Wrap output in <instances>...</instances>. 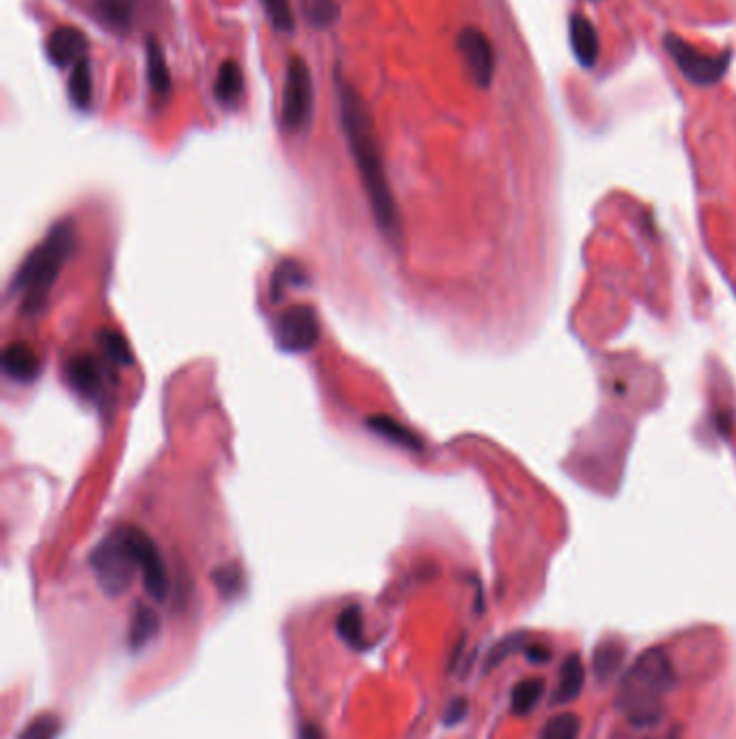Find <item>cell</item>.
Masks as SVG:
<instances>
[{"instance_id": "cb8c5ba5", "label": "cell", "mask_w": 736, "mask_h": 739, "mask_svg": "<svg viewBox=\"0 0 736 739\" xmlns=\"http://www.w3.org/2000/svg\"><path fill=\"white\" fill-rule=\"evenodd\" d=\"M305 20L316 29H329L339 20L337 0H301Z\"/></svg>"}, {"instance_id": "d6a6232c", "label": "cell", "mask_w": 736, "mask_h": 739, "mask_svg": "<svg viewBox=\"0 0 736 739\" xmlns=\"http://www.w3.org/2000/svg\"><path fill=\"white\" fill-rule=\"evenodd\" d=\"M523 653L531 664H547L551 660V651L544 644H527Z\"/></svg>"}, {"instance_id": "7c38bea8", "label": "cell", "mask_w": 736, "mask_h": 739, "mask_svg": "<svg viewBox=\"0 0 736 739\" xmlns=\"http://www.w3.org/2000/svg\"><path fill=\"white\" fill-rule=\"evenodd\" d=\"M568 37L579 65L585 70H592L598 63V57H601V39H598L596 26L583 13H572L568 22Z\"/></svg>"}, {"instance_id": "3957f363", "label": "cell", "mask_w": 736, "mask_h": 739, "mask_svg": "<svg viewBox=\"0 0 736 739\" xmlns=\"http://www.w3.org/2000/svg\"><path fill=\"white\" fill-rule=\"evenodd\" d=\"M76 247V230L72 221H61L52 227L29 258L22 262L11 279V292L20 294V312L37 316L48 305V297L57 284L65 262Z\"/></svg>"}, {"instance_id": "277c9868", "label": "cell", "mask_w": 736, "mask_h": 739, "mask_svg": "<svg viewBox=\"0 0 736 739\" xmlns=\"http://www.w3.org/2000/svg\"><path fill=\"white\" fill-rule=\"evenodd\" d=\"M89 567L95 580H98L102 593H106L108 597H119L126 593L134 580V573L139 571V564H136L124 526L104 536L93 547Z\"/></svg>"}, {"instance_id": "4fadbf2b", "label": "cell", "mask_w": 736, "mask_h": 739, "mask_svg": "<svg viewBox=\"0 0 736 739\" xmlns=\"http://www.w3.org/2000/svg\"><path fill=\"white\" fill-rule=\"evenodd\" d=\"M39 357L26 342H13L3 353V370L16 383H31L39 374Z\"/></svg>"}, {"instance_id": "e0dca14e", "label": "cell", "mask_w": 736, "mask_h": 739, "mask_svg": "<svg viewBox=\"0 0 736 739\" xmlns=\"http://www.w3.org/2000/svg\"><path fill=\"white\" fill-rule=\"evenodd\" d=\"M365 426L378 437H383L395 446L406 448V450H421V441L419 437L411 431V428L404 426L402 422L389 418V415H370L365 420Z\"/></svg>"}, {"instance_id": "9c48e42d", "label": "cell", "mask_w": 736, "mask_h": 739, "mask_svg": "<svg viewBox=\"0 0 736 739\" xmlns=\"http://www.w3.org/2000/svg\"><path fill=\"white\" fill-rule=\"evenodd\" d=\"M458 52L465 59L467 70L471 72L477 87H490L495 76V48L490 44L484 31L475 29V26H467L458 35Z\"/></svg>"}, {"instance_id": "f546056e", "label": "cell", "mask_w": 736, "mask_h": 739, "mask_svg": "<svg viewBox=\"0 0 736 739\" xmlns=\"http://www.w3.org/2000/svg\"><path fill=\"white\" fill-rule=\"evenodd\" d=\"M523 642H525L523 636H508V638H503L497 644V647L490 649V653L486 657V670L499 666L503 660H506V657H510L512 653H516L519 649H525Z\"/></svg>"}, {"instance_id": "4dcf8cb0", "label": "cell", "mask_w": 736, "mask_h": 739, "mask_svg": "<svg viewBox=\"0 0 736 739\" xmlns=\"http://www.w3.org/2000/svg\"><path fill=\"white\" fill-rule=\"evenodd\" d=\"M214 582L225 597H231L240 588V571L236 567H221L214 573Z\"/></svg>"}, {"instance_id": "ffe728a7", "label": "cell", "mask_w": 736, "mask_h": 739, "mask_svg": "<svg viewBox=\"0 0 736 739\" xmlns=\"http://www.w3.org/2000/svg\"><path fill=\"white\" fill-rule=\"evenodd\" d=\"M67 93H70L72 104L80 111H89L93 102V76L89 59H80L74 67L70 80H67Z\"/></svg>"}, {"instance_id": "1f68e13d", "label": "cell", "mask_w": 736, "mask_h": 739, "mask_svg": "<svg viewBox=\"0 0 736 739\" xmlns=\"http://www.w3.org/2000/svg\"><path fill=\"white\" fill-rule=\"evenodd\" d=\"M467 714H469V701L465 696H458L447 705L445 716H443V724H445V727H456V724H460L462 720L467 718Z\"/></svg>"}, {"instance_id": "30bf717a", "label": "cell", "mask_w": 736, "mask_h": 739, "mask_svg": "<svg viewBox=\"0 0 736 739\" xmlns=\"http://www.w3.org/2000/svg\"><path fill=\"white\" fill-rule=\"evenodd\" d=\"M67 381L76 394L91 402H108V379L102 361L93 355H74L67 364Z\"/></svg>"}, {"instance_id": "d4e9b609", "label": "cell", "mask_w": 736, "mask_h": 739, "mask_svg": "<svg viewBox=\"0 0 736 739\" xmlns=\"http://www.w3.org/2000/svg\"><path fill=\"white\" fill-rule=\"evenodd\" d=\"M581 735V718L575 711H562L553 716L540 733V739H579Z\"/></svg>"}, {"instance_id": "4316f807", "label": "cell", "mask_w": 736, "mask_h": 739, "mask_svg": "<svg viewBox=\"0 0 736 739\" xmlns=\"http://www.w3.org/2000/svg\"><path fill=\"white\" fill-rule=\"evenodd\" d=\"M100 344H102V351L106 353L108 359H113L115 364L119 366H132V351H130V344L126 342L124 335H119L115 331H104L100 335Z\"/></svg>"}, {"instance_id": "d6986e66", "label": "cell", "mask_w": 736, "mask_h": 739, "mask_svg": "<svg viewBox=\"0 0 736 739\" xmlns=\"http://www.w3.org/2000/svg\"><path fill=\"white\" fill-rule=\"evenodd\" d=\"M134 9L136 0H95V16L117 33L130 29Z\"/></svg>"}, {"instance_id": "5b68a950", "label": "cell", "mask_w": 736, "mask_h": 739, "mask_svg": "<svg viewBox=\"0 0 736 739\" xmlns=\"http://www.w3.org/2000/svg\"><path fill=\"white\" fill-rule=\"evenodd\" d=\"M663 44L680 74L695 87H713L721 83L728 74V67L732 61V55L728 50L721 52V55H708V52L698 50L674 33L667 35Z\"/></svg>"}, {"instance_id": "44dd1931", "label": "cell", "mask_w": 736, "mask_h": 739, "mask_svg": "<svg viewBox=\"0 0 736 739\" xmlns=\"http://www.w3.org/2000/svg\"><path fill=\"white\" fill-rule=\"evenodd\" d=\"M547 690V683L542 677H529L514 685L512 690V714L514 716H527L534 711V707L540 703V698Z\"/></svg>"}, {"instance_id": "52a82bcc", "label": "cell", "mask_w": 736, "mask_h": 739, "mask_svg": "<svg viewBox=\"0 0 736 739\" xmlns=\"http://www.w3.org/2000/svg\"><path fill=\"white\" fill-rule=\"evenodd\" d=\"M124 528H126L128 541L134 552L136 564H139L147 595L154 601H165L169 595V575H167L165 560H162L158 545L143 528H136V526H124Z\"/></svg>"}, {"instance_id": "2e32d148", "label": "cell", "mask_w": 736, "mask_h": 739, "mask_svg": "<svg viewBox=\"0 0 736 739\" xmlns=\"http://www.w3.org/2000/svg\"><path fill=\"white\" fill-rule=\"evenodd\" d=\"M244 91V76L240 65L236 61H223L221 67H218V74L214 80V98L216 102L225 106V109H231L240 102V96Z\"/></svg>"}, {"instance_id": "9a60e30c", "label": "cell", "mask_w": 736, "mask_h": 739, "mask_svg": "<svg viewBox=\"0 0 736 739\" xmlns=\"http://www.w3.org/2000/svg\"><path fill=\"white\" fill-rule=\"evenodd\" d=\"M147 80L156 98L167 100L171 96L173 80H171V72L167 67L165 50H162L158 39L154 37L147 39Z\"/></svg>"}, {"instance_id": "7a4b0ae2", "label": "cell", "mask_w": 736, "mask_h": 739, "mask_svg": "<svg viewBox=\"0 0 736 739\" xmlns=\"http://www.w3.org/2000/svg\"><path fill=\"white\" fill-rule=\"evenodd\" d=\"M676 683L674 664L663 649L652 647L626 670L616 694V709L635 727H650L663 718L665 696Z\"/></svg>"}, {"instance_id": "7402d4cb", "label": "cell", "mask_w": 736, "mask_h": 739, "mask_svg": "<svg viewBox=\"0 0 736 739\" xmlns=\"http://www.w3.org/2000/svg\"><path fill=\"white\" fill-rule=\"evenodd\" d=\"M337 634L350 649H363V614L359 606H348L337 616Z\"/></svg>"}, {"instance_id": "ba28073f", "label": "cell", "mask_w": 736, "mask_h": 739, "mask_svg": "<svg viewBox=\"0 0 736 739\" xmlns=\"http://www.w3.org/2000/svg\"><path fill=\"white\" fill-rule=\"evenodd\" d=\"M320 340V320L309 305H292L277 320V344L288 353H309Z\"/></svg>"}, {"instance_id": "836d02e7", "label": "cell", "mask_w": 736, "mask_h": 739, "mask_svg": "<svg viewBox=\"0 0 736 739\" xmlns=\"http://www.w3.org/2000/svg\"><path fill=\"white\" fill-rule=\"evenodd\" d=\"M301 739H322V733L316 727H311V724H309V727H305Z\"/></svg>"}, {"instance_id": "8992f818", "label": "cell", "mask_w": 736, "mask_h": 739, "mask_svg": "<svg viewBox=\"0 0 736 739\" xmlns=\"http://www.w3.org/2000/svg\"><path fill=\"white\" fill-rule=\"evenodd\" d=\"M313 113V80L303 57L292 55L288 61L281 102V122L285 130L301 132L309 126Z\"/></svg>"}, {"instance_id": "484cf974", "label": "cell", "mask_w": 736, "mask_h": 739, "mask_svg": "<svg viewBox=\"0 0 736 739\" xmlns=\"http://www.w3.org/2000/svg\"><path fill=\"white\" fill-rule=\"evenodd\" d=\"M303 281H305V273H303L301 264H296V262H283L281 266H277L275 275H272V290H270L272 301L277 303V299H281V297H283L285 288L298 286V284H303Z\"/></svg>"}, {"instance_id": "5bb4252c", "label": "cell", "mask_w": 736, "mask_h": 739, "mask_svg": "<svg viewBox=\"0 0 736 739\" xmlns=\"http://www.w3.org/2000/svg\"><path fill=\"white\" fill-rule=\"evenodd\" d=\"M585 683V668L579 653H570L560 668V683L553 694V705H568L577 701Z\"/></svg>"}, {"instance_id": "ac0fdd59", "label": "cell", "mask_w": 736, "mask_h": 739, "mask_svg": "<svg viewBox=\"0 0 736 739\" xmlns=\"http://www.w3.org/2000/svg\"><path fill=\"white\" fill-rule=\"evenodd\" d=\"M160 631V618L149 606H136L130 623V649L141 651L149 642H152Z\"/></svg>"}, {"instance_id": "f1b7e54d", "label": "cell", "mask_w": 736, "mask_h": 739, "mask_svg": "<svg viewBox=\"0 0 736 739\" xmlns=\"http://www.w3.org/2000/svg\"><path fill=\"white\" fill-rule=\"evenodd\" d=\"M59 731H61L59 718L44 714V716H37L35 720H31L29 727L20 733L18 739H57Z\"/></svg>"}, {"instance_id": "8fae6325", "label": "cell", "mask_w": 736, "mask_h": 739, "mask_svg": "<svg viewBox=\"0 0 736 739\" xmlns=\"http://www.w3.org/2000/svg\"><path fill=\"white\" fill-rule=\"evenodd\" d=\"M89 42L83 31L74 29V26H59L48 37V57L57 67H74L80 59H85Z\"/></svg>"}, {"instance_id": "603a6c76", "label": "cell", "mask_w": 736, "mask_h": 739, "mask_svg": "<svg viewBox=\"0 0 736 739\" xmlns=\"http://www.w3.org/2000/svg\"><path fill=\"white\" fill-rule=\"evenodd\" d=\"M624 653V647L616 642L601 644V647L594 649V675L601 679V683H607L618 673L624 662Z\"/></svg>"}, {"instance_id": "83f0119b", "label": "cell", "mask_w": 736, "mask_h": 739, "mask_svg": "<svg viewBox=\"0 0 736 739\" xmlns=\"http://www.w3.org/2000/svg\"><path fill=\"white\" fill-rule=\"evenodd\" d=\"M270 24L281 33L294 31V11L290 0H262Z\"/></svg>"}, {"instance_id": "e575fe53", "label": "cell", "mask_w": 736, "mask_h": 739, "mask_svg": "<svg viewBox=\"0 0 736 739\" xmlns=\"http://www.w3.org/2000/svg\"><path fill=\"white\" fill-rule=\"evenodd\" d=\"M663 739H683V737H680L678 733H672V735H667V737H663Z\"/></svg>"}, {"instance_id": "6da1fadb", "label": "cell", "mask_w": 736, "mask_h": 739, "mask_svg": "<svg viewBox=\"0 0 736 739\" xmlns=\"http://www.w3.org/2000/svg\"><path fill=\"white\" fill-rule=\"evenodd\" d=\"M337 93H339V115H342V128L350 147V154L357 171L361 176V184L365 188L367 201L374 212L378 230L389 240L391 245H398L402 236L398 206L389 186V178L380 154V145L376 137V128L372 115L367 111L361 93L354 89L346 78L337 76Z\"/></svg>"}]
</instances>
